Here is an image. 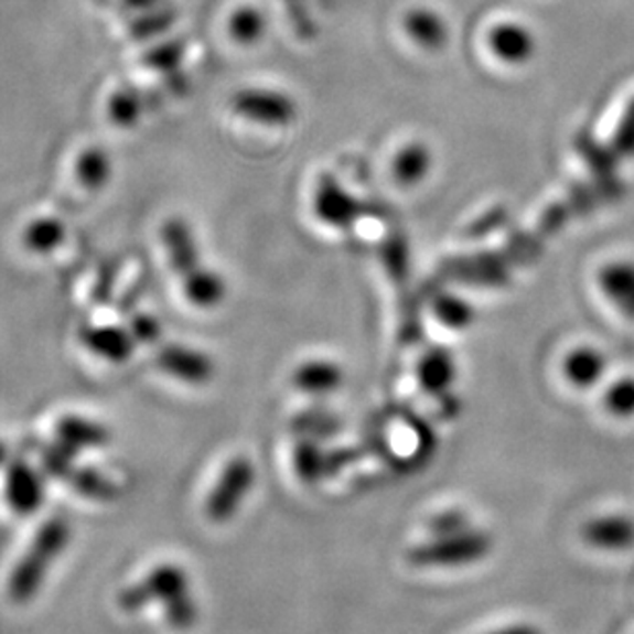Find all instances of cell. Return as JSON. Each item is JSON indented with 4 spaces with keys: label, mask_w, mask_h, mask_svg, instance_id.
I'll return each mask as SVG.
<instances>
[{
    "label": "cell",
    "mask_w": 634,
    "mask_h": 634,
    "mask_svg": "<svg viewBox=\"0 0 634 634\" xmlns=\"http://www.w3.org/2000/svg\"><path fill=\"white\" fill-rule=\"evenodd\" d=\"M151 602L163 605L165 619L175 631H190L201 619L190 574L180 565H159L120 595V605L126 612H135Z\"/></svg>",
    "instance_id": "6da1fadb"
},
{
    "label": "cell",
    "mask_w": 634,
    "mask_h": 634,
    "mask_svg": "<svg viewBox=\"0 0 634 634\" xmlns=\"http://www.w3.org/2000/svg\"><path fill=\"white\" fill-rule=\"evenodd\" d=\"M68 540H71V527L61 517L50 519L42 526L35 534L28 555L19 560L15 571L11 574L9 581L11 600L25 603L35 598L37 589L46 581L52 562L63 555Z\"/></svg>",
    "instance_id": "7a4b0ae2"
},
{
    "label": "cell",
    "mask_w": 634,
    "mask_h": 634,
    "mask_svg": "<svg viewBox=\"0 0 634 634\" xmlns=\"http://www.w3.org/2000/svg\"><path fill=\"white\" fill-rule=\"evenodd\" d=\"M495 540L488 531L470 527L451 536H433L408 552L410 565L420 569H464L491 557Z\"/></svg>",
    "instance_id": "3957f363"
},
{
    "label": "cell",
    "mask_w": 634,
    "mask_h": 634,
    "mask_svg": "<svg viewBox=\"0 0 634 634\" xmlns=\"http://www.w3.org/2000/svg\"><path fill=\"white\" fill-rule=\"evenodd\" d=\"M256 484V465L246 455L229 460L221 472L217 484L206 498V517L215 524H229L233 517L244 507L251 488Z\"/></svg>",
    "instance_id": "277c9868"
},
{
    "label": "cell",
    "mask_w": 634,
    "mask_h": 634,
    "mask_svg": "<svg viewBox=\"0 0 634 634\" xmlns=\"http://www.w3.org/2000/svg\"><path fill=\"white\" fill-rule=\"evenodd\" d=\"M232 108L244 120L270 128L291 126L299 116V108L291 95L258 87L241 89L233 95Z\"/></svg>",
    "instance_id": "5b68a950"
},
{
    "label": "cell",
    "mask_w": 634,
    "mask_h": 634,
    "mask_svg": "<svg viewBox=\"0 0 634 634\" xmlns=\"http://www.w3.org/2000/svg\"><path fill=\"white\" fill-rule=\"evenodd\" d=\"M313 213L325 225L336 229L353 227L365 213V204L355 198L332 175H322L313 192Z\"/></svg>",
    "instance_id": "8992f818"
},
{
    "label": "cell",
    "mask_w": 634,
    "mask_h": 634,
    "mask_svg": "<svg viewBox=\"0 0 634 634\" xmlns=\"http://www.w3.org/2000/svg\"><path fill=\"white\" fill-rule=\"evenodd\" d=\"M159 369L190 384V386H204L215 375V363L208 355L184 344H168L157 355Z\"/></svg>",
    "instance_id": "52a82bcc"
},
{
    "label": "cell",
    "mask_w": 634,
    "mask_h": 634,
    "mask_svg": "<svg viewBox=\"0 0 634 634\" xmlns=\"http://www.w3.org/2000/svg\"><path fill=\"white\" fill-rule=\"evenodd\" d=\"M581 536L595 550L628 552L634 548V517L626 513L593 517L581 527Z\"/></svg>",
    "instance_id": "ba28073f"
},
{
    "label": "cell",
    "mask_w": 634,
    "mask_h": 634,
    "mask_svg": "<svg viewBox=\"0 0 634 634\" xmlns=\"http://www.w3.org/2000/svg\"><path fill=\"white\" fill-rule=\"evenodd\" d=\"M161 237H163V246L168 251L171 268L178 277L186 279L187 275H192L201 268L198 244H196L194 233L190 229L186 221L170 218L161 229Z\"/></svg>",
    "instance_id": "9c48e42d"
},
{
    "label": "cell",
    "mask_w": 634,
    "mask_h": 634,
    "mask_svg": "<svg viewBox=\"0 0 634 634\" xmlns=\"http://www.w3.org/2000/svg\"><path fill=\"white\" fill-rule=\"evenodd\" d=\"M4 495L11 509L17 511L19 515H32L44 503L46 496L44 480L25 462H15L7 472Z\"/></svg>",
    "instance_id": "30bf717a"
},
{
    "label": "cell",
    "mask_w": 634,
    "mask_h": 634,
    "mask_svg": "<svg viewBox=\"0 0 634 634\" xmlns=\"http://www.w3.org/2000/svg\"><path fill=\"white\" fill-rule=\"evenodd\" d=\"M598 284L603 297L616 310L634 322V260H612L603 264Z\"/></svg>",
    "instance_id": "8fae6325"
},
{
    "label": "cell",
    "mask_w": 634,
    "mask_h": 634,
    "mask_svg": "<svg viewBox=\"0 0 634 634\" xmlns=\"http://www.w3.org/2000/svg\"><path fill=\"white\" fill-rule=\"evenodd\" d=\"M455 358L443 346H434L418 361L417 377L420 387L437 400L445 398L455 384Z\"/></svg>",
    "instance_id": "7c38bea8"
},
{
    "label": "cell",
    "mask_w": 634,
    "mask_h": 634,
    "mask_svg": "<svg viewBox=\"0 0 634 634\" xmlns=\"http://www.w3.org/2000/svg\"><path fill=\"white\" fill-rule=\"evenodd\" d=\"M488 46L503 63L526 64L536 54V37L519 23H498L488 33Z\"/></svg>",
    "instance_id": "4fadbf2b"
},
{
    "label": "cell",
    "mask_w": 634,
    "mask_h": 634,
    "mask_svg": "<svg viewBox=\"0 0 634 634\" xmlns=\"http://www.w3.org/2000/svg\"><path fill=\"white\" fill-rule=\"evenodd\" d=\"M293 384L303 394L327 396L344 386V369L330 358H310L294 369Z\"/></svg>",
    "instance_id": "5bb4252c"
},
{
    "label": "cell",
    "mask_w": 634,
    "mask_h": 634,
    "mask_svg": "<svg viewBox=\"0 0 634 634\" xmlns=\"http://www.w3.org/2000/svg\"><path fill=\"white\" fill-rule=\"evenodd\" d=\"M608 372V358L595 346H577L562 361V373L567 382L577 389L598 386Z\"/></svg>",
    "instance_id": "9a60e30c"
},
{
    "label": "cell",
    "mask_w": 634,
    "mask_h": 634,
    "mask_svg": "<svg viewBox=\"0 0 634 634\" xmlns=\"http://www.w3.org/2000/svg\"><path fill=\"white\" fill-rule=\"evenodd\" d=\"M433 159L431 149L425 142H406L391 161L394 180L404 187L420 186L433 170Z\"/></svg>",
    "instance_id": "2e32d148"
},
{
    "label": "cell",
    "mask_w": 634,
    "mask_h": 634,
    "mask_svg": "<svg viewBox=\"0 0 634 634\" xmlns=\"http://www.w3.org/2000/svg\"><path fill=\"white\" fill-rule=\"evenodd\" d=\"M80 339L92 353L114 361V363H122L126 358H130L132 351H135V336L122 327H116V325L87 327V330H83Z\"/></svg>",
    "instance_id": "e0dca14e"
},
{
    "label": "cell",
    "mask_w": 634,
    "mask_h": 634,
    "mask_svg": "<svg viewBox=\"0 0 634 634\" xmlns=\"http://www.w3.org/2000/svg\"><path fill=\"white\" fill-rule=\"evenodd\" d=\"M404 30L410 40L425 50H441L448 46L449 30L443 17L431 9H412L404 17Z\"/></svg>",
    "instance_id": "ac0fdd59"
},
{
    "label": "cell",
    "mask_w": 634,
    "mask_h": 634,
    "mask_svg": "<svg viewBox=\"0 0 634 634\" xmlns=\"http://www.w3.org/2000/svg\"><path fill=\"white\" fill-rule=\"evenodd\" d=\"M182 280H184L182 284H184V294H186L187 301L196 308H202V310L217 308L227 294V284H225L223 277H218L217 272H213L204 266Z\"/></svg>",
    "instance_id": "d6986e66"
},
{
    "label": "cell",
    "mask_w": 634,
    "mask_h": 634,
    "mask_svg": "<svg viewBox=\"0 0 634 634\" xmlns=\"http://www.w3.org/2000/svg\"><path fill=\"white\" fill-rule=\"evenodd\" d=\"M293 465L301 482L318 484L325 474H330V455L318 443V439L303 437L301 441H297V448L293 451Z\"/></svg>",
    "instance_id": "ffe728a7"
},
{
    "label": "cell",
    "mask_w": 634,
    "mask_h": 634,
    "mask_svg": "<svg viewBox=\"0 0 634 634\" xmlns=\"http://www.w3.org/2000/svg\"><path fill=\"white\" fill-rule=\"evenodd\" d=\"M56 433H58V443L71 449L73 453H77L80 449L99 448L108 441V433L104 427L78 417L61 420Z\"/></svg>",
    "instance_id": "44dd1931"
},
{
    "label": "cell",
    "mask_w": 634,
    "mask_h": 634,
    "mask_svg": "<svg viewBox=\"0 0 634 634\" xmlns=\"http://www.w3.org/2000/svg\"><path fill=\"white\" fill-rule=\"evenodd\" d=\"M433 313L441 324L455 332L470 327L476 320L474 305L458 294L443 293L434 297Z\"/></svg>",
    "instance_id": "7402d4cb"
},
{
    "label": "cell",
    "mask_w": 634,
    "mask_h": 634,
    "mask_svg": "<svg viewBox=\"0 0 634 634\" xmlns=\"http://www.w3.org/2000/svg\"><path fill=\"white\" fill-rule=\"evenodd\" d=\"M229 33L233 40L241 46L258 44L266 33V19L254 7H244L233 13L229 19Z\"/></svg>",
    "instance_id": "603a6c76"
},
{
    "label": "cell",
    "mask_w": 634,
    "mask_h": 634,
    "mask_svg": "<svg viewBox=\"0 0 634 634\" xmlns=\"http://www.w3.org/2000/svg\"><path fill=\"white\" fill-rule=\"evenodd\" d=\"M64 225L54 218L33 221L25 232V246L35 254H50L64 241Z\"/></svg>",
    "instance_id": "cb8c5ba5"
},
{
    "label": "cell",
    "mask_w": 634,
    "mask_h": 634,
    "mask_svg": "<svg viewBox=\"0 0 634 634\" xmlns=\"http://www.w3.org/2000/svg\"><path fill=\"white\" fill-rule=\"evenodd\" d=\"M109 157L101 149H87L77 161V178L83 187L99 190L109 180Z\"/></svg>",
    "instance_id": "d4e9b609"
},
{
    "label": "cell",
    "mask_w": 634,
    "mask_h": 634,
    "mask_svg": "<svg viewBox=\"0 0 634 634\" xmlns=\"http://www.w3.org/2000/svg\"><path fill=\"white\" fill-rule=\"evenodd\" d=\"M605 410L616 418H634V377H620L603 394Z\"/></svg>",
    "instance_id": "484cf974"
},
{
    "label": "cell",
    "mask_w": 634,
    "mask_h": 634,
    "mask_svg": "<svg viewBox=\"0 0 634 634\" xmlns=\"http://www.w3.org/2000/svg\"><path fill=\"white\" fill-rule=\"evenodd\" d=\"M140 111H142V101H140V95L137 92L125 89V92H118L111 97L109 116L116 125H135L139 120Z\"/></svg>",
    "instance_id": "4316f807"
},
{
    "label": "cell",
    "mask_w": 634,
    "mask_h": 634,
    "mask_svg": "<svg viewBox=\"0 0 634 634\" xmlns=\"http://www.w3.org/2000/svg\"><path fill=\"white\" fill-rule=\"evenodd\" d=\"M470 527H474L470 524V517L460 509L443 511V513L434 515L431 524H429L431 536H451V534L465 531Z\"/></svg>",
    "instance_id": "83f0119b"
},
{
    "label": "cell",
    "mask_w": 634,
    "mask_h": 634,
    "mask_svg": "<svg viewBox=\"0 0 634 634\" xmlns=\"http://www.w3.org/2000/svg\"><path fill=\"white\" fill-rule=\"evenodd\" d=\"M384 260L387 270L394 280H406L408 277V249L404 246L402 239H391L384 246Z\"/></svg>",
    "instance_id": "f1b7e54d"
},
{
    "label": "cell",
    "mask_w": 634,
    "mask_h": 634,
    "mask_svg": "<svg viewBox=\"0 0 634 634\" xmlns=\"http://www.w3.org/2000/svg\"><path fill=\"white\" fill-rule=\"evenodd\" d=\"M184 56V47L178 42H171L165 46L157 47L149 56H147V64H151L153 68L159 71H175V66L180 64Z\"/></svg>",
    "instance_id": "f546056e"
},
{
    "label": "cell",
    "mask_w": 634,
    "mask_h": 634,
    "mask_svg": "<svg viewBox=\"0 0 634 634\" xmlns=\"http://www.w3.org/2000/svg\"><path fill=\"white\" fill-rule=\"evenodd\" d=\"M299 422H301V429H303L311 439L327 437V434L334 433V429H336V420L330 417L327 412H320V415L305 412Z\"/></svg>",
    "instance_id": "4dcf8cb0"
},
{
    "label": "cell",
    "mask_w": 634,
    "mask_h": 634,
    "mask_svg": "<svg viewBox=\"0 0 634 634\" xmlns=\"http://www.w3.org/2000/svg\"><path fill=\"white\" fill-rule=\"evenodd\" d=\"M130 330H132L135 341L139 342H155L161 336V325L153 315H137L132 320Z\"/></svg>",
    "instance_id": "1f68e13d"
},
{
    "label": "cell",
    "mask_w": 634,
    "mask_h": 634,
    "mask_svg": "<svg viewBox=\"0 0 634 634\" xmlns=\"http://www.w3.org/2000/svg\"><path fill=\"white\" fill-rule=\"evenodd\" d=\"M616 149L622 155L634 153V101L626 111L622 125H620L619 135H616Z\"/></svg>",
    "instance_id": "d6a6232c"
},
{
    "label": "cell",
    "mask_w": 634,
    "mask_h": 634,
    "mask_svg": "<svg viewBox=\"0 0 634 634\" xmlns=\"http://www.w3.org/2000/svg\"><path fill=\"white\" fill-rule=\"evenodd\" d=\"M486 634H544L538 626L534 624H527V622H519V624H509V626H503L498 631H493V633Z\"/></svg>",
    "instance_id": "836d02e7"
}]
</instances>
